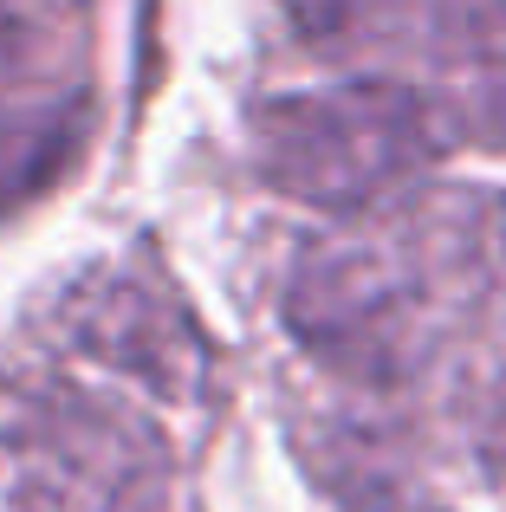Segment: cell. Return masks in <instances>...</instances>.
Returning <instances> with one entry per match:
<instances>
[{
  "label": "cell",
  "mask_w": 506,
  "mask_h": 512,
  "mask_svg": "<svg viewBox=\"0 0 506 512\" xmlns=\"http://www.w3.org/2000/svg\"><path fill=\"white\" fill-rule=\"evenodd\" d=\"M448 124L429 98L383 78L299 91L253 117V163L292 201L364 214L429 169Z\"/></svg>",
  "instance_id": "7a4b0ae2"
},
{
  "label": "cell",
  "mask_w": 506,
  "mask_h": 512,
  "mask_svg": "<svg viewBox=\"0 0 506 512\" xmlns=\"http://www.w3.org/2000/svg\"><path fill=\"white\" fill-rule=\"evenodd\" d=\"M506 305V208L487 188L364 208L292 266L286 325L357 383H403Z\"/></svg>",
  "instance_id": "6da1fadb"
},
{
  "label": "cell",
  "mask_w": 506,
  "mask_h": 512,
  "mask_svg": "<svg viewBox=\"0 0 506 512\" xmlns=\"http://www.w3.org/2000/svg\"><path fill=\"white\" fill-rule=\"evenodd\" d=\"M156 474V441L91 396H39L13 428V506L20 512H124Z\"/></svg>",
  "instance_id": "3957f363"
},
{
  "label": "cell",
  "mask_w": 506,
  "mask_h": 512,
  "mask_svg": "<svg viewBox=\"0 0 506 512\" xmlns=\"http://www.w3.org/2000/svg\"><path fill=\"white\" fill-rule=\"evenodd\" d=\"M442 124L481 143H506V0H442L435 7Z\"/></svg>",
  "instance_id": "5b68a950"
},
{
  "label": "cell",
  "mask_w": 506,
  "mask_h": 512,
  "mask_svg": "<svg viewBox=\"0 0 506 512\" xmlns=\"http://www.w3.org/2000/svg\"><path fill=\"white\" fill-rule=\"evenodd\" d=\"M72 331L91 357L130 370L163 396H195L208 383V344L195 338L189 312L169 305L163 292H143L124 273H98L72 292Z\"/></svg>",
  "instance_id": "277c9868"
},
{
  "label": "cell",
  "mask_w": 506,
  "mask_h": 512,
  "mask_svg": "<svg viewBox=\"0 0 506 512\" xmlns=\"http://www.w3.org/2000/svg\"><path fill=\"white\" fill-rule=\"evenodd\" d=\"M65 143H72V117H65V104L0 117V201H20L39 175L59 163Z\"/></svg>",
  "instance_id": "8992f818"
}]
</instances>
